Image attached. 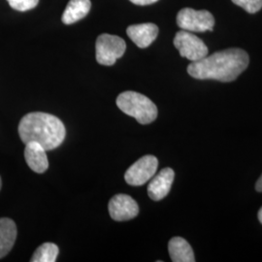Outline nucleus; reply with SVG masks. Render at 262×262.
Wrapping results in <instances>:
<instances>
[{"label":"nucleus","mask_w":262,"mask_h":262,"mask_svg":"<svg viewBox=\"0 0 262 262\" xmlns=\"http://www.w3.org/2000/svg\"><path fill=\"white\" fill-rule=\"evenodd\" d=\"M249 55L242 49H227L206 56L187 66V73L198 80L232 82L249 66Z\"/></svg>","instance_id":"nucleus-1"},{"label":"nucleus","mask_w":262,"mask_h":262,"mask_svg":"<svg viewBox=\"0 0 262 262\" xmlns=\"http://www.w3.org/2000/svg\"><path fill=\"white\" fill-rule=\"evenodd\" d=\"M21 141L39 143L46 150H55L66 138V126L56 116L48 113L33 112L26 115L19 123Z\"/></svg>","instance_id":"nucleus-2"},{"label":"nucleus","mask_w":262,"mask_h":262,"mask_svg":"<svg viewBox=\"0 0 262 262\" xmlns=\"http://www.w3.org/2000/svg\"><path fill=\"white\" fill-rule=\"evenodd\" d=\"M117 106L141 124H149L158 117V108L155 103L147 96L136 92H124L120 94L117 98Z\"/></svg>","instance_id":"nucleus-3"},{"label":"nucleus","mask_w":262,"mask_h":262,"mask_svg":"<svg viewBox=\"0 0 262 262\" xmlns=\"http://www.w3.org/2000/svg\"><path fill=\"white\" fill-rule=\"evenodd\" d=\"M126 49V44L122 38L117 35L104 33L96 39L95 57L101 66H114L117 59L121 58Z\"/></svg>","instance_id":"nucleus-4"},{"label":"nucleus","mask_w":262,"mask_h":262,"mask_svg":"<svg viewBox=\"0 0 262 262\" xmlns=\"http://www.w3.org/2000/svg\"><path fill=\"white\" fill-rule=\"evenodd\" d=\"M177 25L179 28L187 31L205 32L213 30L215 26V19L213 15L206 10L184 8L177 15Z\"/></svg>","instance_id":"nucleus-5"},{"label":"nucleus","mask_w":262,"mask_h":262,"mask_svg":"<svg viewBox=\"0 0 262 262\" xmlns=\"http://www.w3.org/2000/svg\"><path fill=\"white\" fill-rule=\"evenodd\" d=\"M174 45L181 56L186 57L191 62L200 60L208 56V47L205 43L187 30L182 29L177 32L174 38Z\"/></svg>","instance_id":"nucleus-6"},{"label":"nucleus","mask_w":262,"mask_h":262,"mask_svg":"<svg viewBox=\"0 0 262 262\" xmlns=\"http://www.w3.org/2000/svg\"><path fill=\"white\" fill-rule=\"evenodd\" d=\"M159 166V160L154 156H145L133 163L124 174L125 182L133 186L139 187L146 184L154 177Z\"/></svg>","instance_id":"nucleus-7"},{"label":"nucleus","mask_w":262,"mask_h":262,"mask_svg":"<svg viewBox=\"0 0 262 262\" xmlns=\"http://www.w3.org/2000/svg\"><path fill=\"white\" fill-rule=\"evenodd\" d=\"M108 209L111 217L117 222L129 221L139 214L137 202L126 194H117L113 196L109 202Z\"/></svg>","instance_id":"nucleus-8"},{"label":"nucleus","mask_w":262,"mask_h":262,"mask_svg":"<svg viewBox=\"0 0 262 262\" xmlns=\"http://www.w3.org/2000/svg\"><path fill=\"white\" fill-rule=\"evenodd\" d=\"M126 33L136 46L145 49L149 47L158 37L159 28L151 23L133 25L127 28Z\"/></svg>","instance_id":"nucleus-9"},{"label":"nucleus","mask_w":262,"mask_h":262,"mask_svg":"<svg viewBox=\"0 0 262 262\" xmlns=\"http://www.w3.org/2000/svg\"><path fill=\"white\" fill-rule=\"evenodd\" d=\"M175 173L171 168L162 169L152 179L148 187V194L154 201H159L166 196L171 189Z\"/></svg>","instance_id":"nucleus-10"},{"label":"nucleus","mask_w":262,"mask_h":262,"mask_svg":"<svg viewBox=\"0 0 262 262\" xmlns=\"http://www.w3.org/2000/svg\"><path fill=\"white\" fill-rule=\"evenodd\" d=\"M25 159L29 168L35 173L41 174L47 171L49 167L46 150L36 142H28L26 144Z\"/></svg>","instance_id":"nucleus-11"},{"label":"nucleus","mask_w":262,"mask_h":262,"mask_svg":"<svg viewBox=\"0 0 262 262\" xmlns=\"http://www.w3.org/2000/svg\"><path fill=\"white\" fill-rule=\"evenodd\" d=\"M17 238L16 224L8 217L0 219V258L12 250Z\"/></svg>","instance_id":"nucleus-12"},{"label":"nucleus","mask_w":262,"mask_h":262,"mask_svg":"<svg viewBox=\"0 0 262 262\" xmlns=\"http://www.w3.org/2000/svg\"><path fill=\"white\" fill-rule=\"evenodd\" d=\"M92 7L91 0H70L61 16V20L66 25H72L90 13Z\"/></svg>","instance_id":"nucleus-13"},{"label":"nucleus","mask_w":262,"mask_h":262,"mask_svg":"<svg viewBox=\"0 0 262 262\" xmlns=\"http://www.w3.org/2000/svg\"><path fill=\"white\" fill-rule=\"evenodd\" d=\"M168 251L172 261H195L194 253L190 245L182 237H174L169 241Z\"/></svg>","instance_id":"nucleus-14"},{"label":"nucleus","mask_w":262,"mask_h":262,"mask_svg":"<svg viewBox=\"0 0 262 262\" xmlns=\"http://www.w3.org/2000/svg\"><path fill=\"white\" fill-rule=\"evenodd\" d=\"M59 253L56 244L45 243L41 245L33 253L31 262H55Z\"/></svg>","instance_id":"nucleus-15"},{"label":"nucleus","mask_w":262,"mask_h":262,"mask_svg":"<svg viewBox=\"0 0 262 262\" xmlns=\"http://www.w3.org/2000/svg\"><path fill=\"white\" fill-rule=\"evenodd\" d=\"M232 2L250 14H254L262 8V0H232Z\"/></svg>","instance_id":"nucleus-16"},{"label":"nucleus","mask_w":262,"mask_h":262,"mask_svg":"<svg viewBox=\"0 0 262 262\" xmlns=\"http://www.w3.org/2000/svg\"><path fill=\"white\" fill-rule=\"evenodd\" d=\"M7 2L13 9L19 12H26L35 8L39 0H7Z\"/></svg>","instance_id":"nucleus-17"},{"label":"nucleus","mask_w":262,"mask_h":262,"mask_svg":"<svg viewBox=\"0 0 262 262\" xmlns=\"http://www.w3.org/2000/svg\"><path fill=\"white\" fill-rule=\"evenodd\" d=\"M133 4L140 5V6H145V5H150L152 3H156L159 0H129Z\"/></svg>","instance_id":"nucleus-18"},{"label":"nucleus","mask_w":262,"mask_h":262,"mask_svg":"<svg viewBox=\"0 0 262 262\" xmlns=\"http://www.w3.org/2000/svg\"><path fill=\"white\" fill-rule=\"evenodd\" d=\"M255 189L259 192H262V175L260 176V178L258 179V181L256 182V185H255Z\"/></svg>","instance_id":"nucleus-19"},{"label":"nucleus","mask_w":262,"mask_h":262,"mask_svg":"<svg viewBox=\"0 0 262 262\" xmlns=\"http://www.w3.org/2000/svg\"><path fill=\"white\" fill-rule=\"evenodd\" d=\"M258 220H259V222L262 224V207L260 208L259 212H258Z\"/></svg>","instance_id":"nucleus-20"},{"label":"nucleus","mask_w":262,"mask_h":262,"mask_svg":"<svg viewBox=\"0 0 262 262\" xmlns=\"http://www.w3.org/2000/svg\"><path fill=\"white\" fill-rule=\"evenodd\" d=\"M1 186H2V182H1V178H0V189H1Z\"/></svg>","instance_id":"nucleus-21"}]
</instances>
